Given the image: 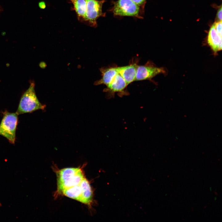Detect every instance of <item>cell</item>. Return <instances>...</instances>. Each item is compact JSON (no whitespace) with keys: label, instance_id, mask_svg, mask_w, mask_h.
I'll use <instances>...</instances> for the list:
<instances>
[{"label":"cell","instance_id":"5","mask_svg":"<svg viewBox=\"0 0 222 222\" xmlns=\"http://www.w3.org/2000/svg\"><path fill=\"white\" fill-rule=\"evenodd\" d=\"M113 4L112 11L114 15L140 17V6L131 0H118Z\"/></svg>","mask_w":222,"mask_h":222},{"label":"cell","instance_id":"3","mask_svg":"<svg viewBox=\"0 0 222 222\" xmlns=\"http://www.w3.org/2000/svg\"><path fill=\"white\" fill-rule=\"evenodd\" d=\"M18 114L5 111L0 124V135L7 138L11 143L14 144L18 123Z\"/></svg>","mask_w":222,"mask_h":222},{"label":"cell","instance_id":"11","mask_svg":"<svg viewBox=\"0 0 222 222\" xmlns=\"http://www.w3.org/2000/svg\"><path fill=\"white\" fill-rule=\"evenodd\" d=\"M73 5L72 10H74L77 15L78 20L84 22L86 9L87 0H69Z\"/></svg>","mask_w":222,"mask_h":222},{"label":"cell","instance_id":"12","mask_svg":"<svg viewBox=\"0 0 222 222\" xmlns=\"http://www.w3.org/2000/svg\"><path fill=\"white\" fill-rule=\"evenodd\" d=\"M82 188L81 202L90 205L93 200V194L91 186L88 180L84 178L81 182Z\"/></svg>","mask_w":222,"mask_h":222},{"label":"cell","instance_id":"15","mask_svg":"<svg viewBox=\"0 0 222 222\" xmlns=\"http://www.w3.org/2000/svg\"><path fill=\"white\" fill-rule=\"evenodd\" d=\"M222 6H221L220 7L218 10L217 13V21H222Z\"/></svg>","mask_w":222,"mask_h":222},{"label":"cell","instance_id":"9","mask_svg":"<svg viewBox=\"0 0 222 222\" xmlns=\"http://www.w3.org/2000/svg\"><path fill=\"white\" fill-rule=\"evenodd\" d=\"M138 66L136 63H133L126 66L117 67L118 73L122 77L128 85L135 81Z\"/></svg>","mask_w":222,"mask_h":222},{"label":"cell","instance_id":"6","mask_svg":"<svg viewBox=\"0 0 222 222\" xmlns=\"http://www.w3.org/2000/svg\"><path fill=\"white\" fill-rule=\"evenodd\" d=\"M163 68H159L146 65L138 66L135 81L150 80L158 74L165 73Z\"/></svg>","mask_w":222,"mask_h":222},{"label":"cell","instance_id":"14","mask_svg":"<svg viewBox=\"0 0 222 222\" xmlns=\"http://www.w3.org/2000/svg\"><path fill=\"white\" fill-rule=\"evenodd\" d=\"M213 25L217 32L222 36V21H217L215 22Z\"/></svg>","mask_w":222,"mask_h":222},{"label":"cell","instance_id":"7","mask_svg":"<svg viewBox=\"0 0 222 222\" xmlns=\"http://www.w3.org/2000/svg\"><path fill=\"white\" fill-rule=\"evenodd\" d=\"M128 85L122 77L118 73L112 81L107 86L105 92L113 95L116 92L121 94L124 93V90Z\"/></svg>","mask_w":222,"mask_h":222},{"label":"cell","instance_id":"2","mask_svg":"<svg viewBox=\"0 0 222 222\" xmlns=\"http://www.w3.org/2000/svg\"><path fill=\"white\" fill-rule=\"evenodd\" d=\"M35 86L34 82H31L29 88L22 96L16 112L18 115L45 108L46 105L39 101L36 96Z\"/></svg>","mask_w":222,"mask_h":222},{"label":"cell","instance_id":"16","mask_svg":"<svg viewBox=\"0 0 222 222\" xmlns=\"http://www.w3.org/2000/svg\"><path fill=\"white\" fill-rule=\"evenodd\" d=\"M139 6L143 4L146 0H131Z\"/></svg>","mask_w":222,"mask_h":222},{"label":"cell","instance_id":"18","mask_svg":"<svg viewBox=\"0 0 222 222\" xmlns=\"http://www.w3.org/2000/svg\"><path fill=\"white\" fill-rule=\"evenodd\" d=\"M1 205V204L0 203V206Z\"/></svg>","mask_w":222,"mask_h":222},{"label":"cell","instance_id":"8","mask_svg":"<svg viewBox=\"0 0 222 222\" xmlns=\"http://www.w3.org/2000/svg\"><path fill=\"white\" fill-rule=\"evenodd\" d=\"M222 36L216 31L213 24L210 27L207 36V43L215 54L222 49Z\"/></svg>","mask_w":222,"mask_h":222},{"label":"cell","instance_id":"10","mask_svg":"<svg viewBox=\"0 0 222 222\" xmlns=\"http://www.w3.org/2000/svg\"><path fill=\"white\" fill-rule=\"evenodd\" d=\"M101 73V78L95 82L94 84L98 85L104 84L107 86L113 80L118 74L117 67L102 68L100 69Z\"/></svg>","mask_w":222,"mask_h":222},{"label":"cell","instance_id":"13","mask_svg":"<svg viewBox=\"0 0 222 222\" xmlns=\"http://www.w3.org/2000/svg\"><path fill=\"white\" fill-rule=\"evenodd\" d=\"M82 191V188L81 183L77 185L64 190L61 193L68 197L80 202Z\"/></svg>","mask_w":222,"mask_h":222},{"label":"cell","instance_id":"1","mask_svg":"<svg viewBox=\"0 0 222 222\" xmlns=\"http://www.w3.org/2000/svg\"><path fill=\"white\" fill-rule=\"evenodd\" d=\"M57 189L61 193L66 189L79 184L85 178L79 167L61 169L57 173Z\"/></svg>","mask_w":222,"mask_h":222},{"label":"cell","instance_id":"17","mask_svg":"<svg viewBox=\"0 0 222 222\" xmlns=\"http://www.w3.org/2000/svg\"><path fill=\"white\" fill-rule=\"evenodd\" d=\"M39 6L40 8L41 9H44L46 7V4L43 1H41L39 2Z\"/></svg>","mask_w":222,"mask_h":222},{"label":"cell","instance_id":"4","mask_svg":"<svg viewBox=\"0 0 222 222\" xmlns=\"http://www.w3.org/2000/svg\"><path fill=\"white\" fill-rule=\"evenodd\" d=\"M105 1V0H87L84 23L92 27H97V19L105 15L102 9Z\"/></svg>","mask_w":222,"mask_h":222}]
</instances>
